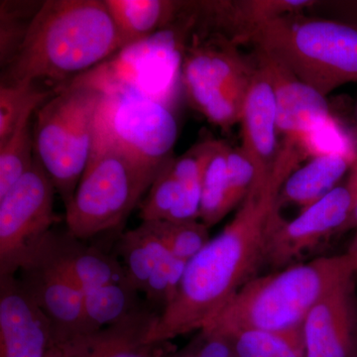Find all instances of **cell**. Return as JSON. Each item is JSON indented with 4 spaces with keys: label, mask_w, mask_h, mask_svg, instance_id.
Instances as JSON below:
<instances>
[{
    "label": "cell",
    "mask_w": 357,
    "mask_h": 357,
    "mask_svg": "<svg viewBox=\"0 0 357 357\" xmlns=\"http://www.w3.org/2000/svg\"><path fill=\"white\" fill-rule=\"evenodd\" d=\"M303 155L297 142L284 141L270 175L253 182L234 218L188 262L177 295L160 312L149 342H171L203 330L257 276L272 230L282 218V187Z\"/></svg>",
    "instance_id": "obj_1"
},
{
    "label": "cell",
    "mask_w": 357,
    "mask_h": 357,
    "mask_svg": "<svg viewBox=\"0 0 357 357\" xmlns=\"http://www.w3.org/2000/svg\"><path fill=\"white\" fill-rule=\"evenodd\" d=\"M123 50L105 0H46L2 83L64 82Z\"/></svg>",
    "instance_id": "obj_2"
},
{
    "label": "cell",
    "mask_w": 357,
    "mask_h": 357,
    "mask_svg": "<svg viewBox=\"0 0 357 357\" xmlns=\"http://www.w3.org/2000/svg\"><path fill=\"white\" fill-rule=\"evenodd\" d=\"M356 275L347 253L257 275L201 331L225 335L246 330H295L326 294Z\"/></svg>",
    "instance_id": "obj_3"
},
{
    "label": "cell",
    "mask_w": 357,
    "mask_h": 357,
    "mask_svg": "<svg viewBox=\"0 0 357 357\" xmlns=\"http://www.w3.org/2000/svg\"><path fill=\"white\" fill-rule=\"evenodd\" d=\"M243 37L326 96L357 82V28L288 13L251 26Z\"/></svg>",
    "instance_id": "obj_4"
},
{
    "label": "cell",
    "mask_w": 357,
    "mask_h": 357,
    "mask_svg": "<svg viewBox=\"0 0 357 357\" xmlns=\"http://www.w3.org/2000/svg\"><path fill=\"white\" fill-rule=\"evenodd\" d=\"M103 95L102 82L84 75L61 86L37 109L33 130L35 155L66 208L88 165Z\"/></svg>",
    "instance_id": "obj_5"
},
{
    "label": "cell",
    "mask_w": 357,
    "mask_h": 357,
    "mask_svg": "<svg viewBox=\"0 0 357 357\" xmlns=\"http://www.w3.org/2000/svg\"><path fill=\"white\" fill-rule=\"evenodd\" d=\"M152 165L112 143L93 139L74 198L66 208L67 231L86 241L121 227L158 175Z\"/></svg>",
    "instance_id": "obj_6"
},
{
    "label": "cell",
    "mask_w": 357,
    "mask_h": 357,
    "mask_svg": "<svg viewBox=\"0 0 357 357\" xmlns=\"http://www.w3.org/2000/svg\"><path fill=\"white\" fill-rule=\"evenodd\" d=\"M100 81L105 95L96 112L93 139L112 143L152 165H164L172 158L178 123L170 107L129 86Z\"/></svg>",
    "instance_id": "obj_7"
},
{
    "label": "cell",
    "mask_w": 357,
    "mask_h": 357,
    "mask_svg": "<svg viewBox=\"0 0 357 357\" xmlns=\"http://www.w3.org/2000/svg\"><path fill=\"white\" fill-rule=\"evenodd\" d=\"M55 192L35 155L29 171L0 199V276L17 274L30 249L52 229Z\"/></svg>",
    "instance_id": "obj_8"
},
{
    "label": "cell",
    "mask_w": 357,
    "mask_h": 357,
    "mask_svg": "<svg viewBox=\"0 0 357 357\" xmlns=\"http://www.w3.org/2000/svg\"><path fill=\"white\" fill-rule=\"evenodd\" d=\"M45 236L30 249L18 278L50 319L52 347H62L98 331L86 314L83 291L54 257Z\"/></svg>",
    "instance_id": "obj_9"
},
{
    "label": "cell",
    "mask_w": 357,
    "mask_h": 357,
    "mask_svg": "<svg viewBox=\"0 0 357 357\" xmlns=\"http://www.w3.org/2000/svg\"><path fill=\"white\" fill-rule=\"evenodd\" d=\"M185 48L181 81L192 107L199 112L218 93L246 96L255 70L249 69L234 42L218 33L192 35Z\"/></svg>",
    "instance_id": "obj_10"
},
{
    "label": "cell",
    "mask_w": 357,
    "mask_h": 357,
    "mask_svg": "<svg viewBox=\"0 0 357 357\" xmlns=\"http://www.w3.org/2000/svg\"><path fill=\"white\" fill-rule=\"evenodd\" d=\"M222 141L208 139L164 164L140 204L142 222L199 220L204 172Z\"/></svg>",
    "instance_id": "obj_11"
},
{
    "label": "cell",
    "mask_w": 357,
    "mask_h": 357,
    "mask_svg": "<svg viewBox=\"0 0 357 357\" xmlns=\"http://www.w3.org/2000/svg\"><path fill=\"white\" fill-rule=\"evenodd\" d=\"M115 251L130 285L163 311L177 295L188 262L175 257L145 222L121 234Z\"/></svg>",
    "instance_id": "obj_12"
},
{
    "label": "cell",
    "mask_w": 357,
    "mask_h": 357,
    "mask_svg": "<svg viewBox=\"0 0 357 357\" xmlns=\"http://www.w3.org/2000/svg\"><path fill=\"white\" fill-rule=\"evenodd\" d=\"M351 210V192L345 183L301 211L291 222L281 218L268 241L265 263L278 270L295 264L298 257L328 237L344 234Z\"/></svg>",
    "instance_id": "obj_13"
},
{
    "label": "cell",
    "mask_w": 357,
    "mask_h": 357,
    "mask_svg": "<svg viewBox=\"0 0 357 357\" xmlns=\"http://www.w3.org/2000/svg\"><path fill=\"white\" fill-rule=\"evenodd\" d=\"M53 326L16 275L0 276V357H46Z\"/></svg>",
    "instance_id": "obj_14"
},
{
    "label": "cell",
    "mask_w": 357,
    "mask_h": 357,
    "mask_svg": "<svg viewBox=\"0 0 357 357\" xmlns=\"http://www.w3.org/2000/svg\"><path fill=\"white\" fill-rule=\"evenodd\" d=\"M354 276L326 294L302 325L305 357H357Z\"/></svg>",
    "instance_id": "obj_15"
},
{
    "label": "cell",
    "mask_w": 357,
    "mask_h": 357,
    "mask_svg": "<svg viewBox=\"0 0 357 357\" xmlns=\"http://www.w3.org/2000/svg\"><path fill=\"white\" fill-rule=\"evenodd\" d=\"M159 317L153 307L145 305L121 321L57 349L66 357H164L175 349L171 342L148 340Z\"/></svg>",
    "instance_id": "obj_16"
},
{
    "label": "cell",
    "mask_w": 357,
    "mask_h": 357,
    "mask_svg": "<svg viewBox=\"0 0 357 357\" xmlns=\"http://www.w3.org/2000/svg\"><path fill=\"white\" fill-rule=\"evenodd\" d=\"M257 59L266 70L273 86L277 128L286 139L298 142L331 116L326 96L298 79L267 52L257 49Z\"/></svg>",
    "instance_id": "obj_17"
},
{
    "label": "cell",
    "mask_w": 357,
    "mask_h": 357,
    "mask_svg": "<svg viewBox=\"0 0 357 357\" xmlns=\"http://www.w3.org/2000/svg\"><path fill=\"white\" fill-rule=\"evenodd\" d=\"M241 149L255 167V181L271 173L280 147L277 145V109L273 86L266 70L258 63L249 84L241 119Z\"/></svg>",
    "instance_id": "obj_18"
},
{
    "label": "cell",
    "mask_w": 357,
    "mask_h": 357,
    "mask_svg": "<svg viewBox=\"0 0 357 357\" xmlns=\"http://www.w3.org/2000/svg\"><path fill=\"white\" fill-rule=\"evenodd\" d=\"M45 238L54 257L69 272L83 293L109 284L128 282L117 256L88 245L68 231L51 229Z\"/></svg>",
    "instance_id": "obj_19"
},
{
    "label": "cell",
    "mask_w": 357,
    "mask_h": 357,
    "mask_svg": "<svg viewBox=\"0 0 357 357\" xmlns=\"http://www.w3.org/2000/svg\"><path fill=\"white\" fill-rule=\"evenodd\" d=\"M123 49L151 38L175 25L185 2L170 0H105ZM122 51V50H121Z\"/></svg>",
    "instance_id": "obj_20"
},
{
    "label": "cell",
    "mask_w": 357,
    "mask_h": 357,
    "mask_svg": "<svg viewBox=\"0 0 357 357\" xmlns=\"http://www.w3.org/2000/svg\"><path fill=\"white\" fill-rule=\"evenodd\" d=\"M356 160L340 155L312 158L286 180L279 195V204H296L301 210H306L337 187Z\"/></svg>",
    "instance_id": "obj_21"
},
{
    "label": "cell",
    "mask_w": 357,
    "mask_h": 357,
    "mask_svg": "<svg viewBox=\"0 0 357 357\" xmlns=\"http://www.w3.org/2000/svg\"><path fill=\"white\" fill-rule=\"evenodd\" d=\"M44 102L32 103L20 117L8 139L0 145V199L31 168L35 156L31 117Z\"/></svg>",
    "instance_id": "obj_22"
},
{
    "label": "cell",
    "mask_w": 357,
    "mask_h": 357,
    "mask_svg": "<svg viewBox=\"0 0 357 357\" xmlns=\"http://www.w3.org/2000/svg\"><path fill=\"white\" fill-rule=\"evenodd\" d=\"M84 297L86 314L96 331L112 325L145 306L139 299V293L128 282L86 291Z\"/></svg>",
    "instance_id": "obj_23"
},
{
    "label": "cell",
    "mask_w": 357,
    "mask_h": 357,
    "mask_svg": "<svg viewBox=\"0 0 357 357\" xmlns=\"http://www.w3.org/2000/svg\"><path fill=\"white\" fill-rule=\"evenodd\" d=\"M223 337L231 342L236 357H305L302 326L286 332L239 331Z\"/></svg>",
    "instance_id": "obj_24"
},
{
    "label": "cell",
    "mask_w": 357,
    "mask_h": 357,
    "mask_svg": "<svg viewBox=\"0 0 357 357\" xmlns=\"http://www.w3.org/2000/svg\"><path fill=\"white\" fill-rule=\"evenodd\" d=\"M229 145L220 143L204 172L199 220L208 229L234 210L229 201L227 162Z\"/></svg>",
    "instance_id": "obj_25"
},
{
    "label": "cell",
    "mask_w": 357,
    "mask_h": 357,
    "mask_svg": "<svg viewBox=\"0 0 357 357\" xmlns=\"http://www.w3.org/2000/svg\"><path fill=\"white\" fill-rule=\"evenodd\" d=\"M42 3L43 1L0 2V64L4 69L20 50Z\"/></svg>",
    "instance_id": "obj_26"
},
{
    "label": "cell",
    "mask_w": 357,
    "mask_h": 357,
    "mask_svg": "<svg viewBox=\"0 0 357 357\" xmlns=\"http://www.w3.org/2000/svg\"><path fill=\"white\" fill-rule=\"evenodd\" d=\"M152 231L175 257L189 262L211 241L208 229L199 220L167 222L150 220Z\"/></svg>",
    "instance_id": "obj_27"
},
{
    "label": "cell",
    "mask_w": 357,
    "mask_h": 357,
    "mask_svg": "<svg viewBox=\"0 0 357 357\" xmlns=\"http://www.w3.org/2000/svg\"><path fill=\"white\" fill-rule=\"evenodd\" d=\"M298 144L304 155H310L312 158L340 155L357 159L356 140L332 115L303 136Z\"/></svg>",
    "instance_id": "obj_28"
},
{
    "label": "cell",
    "mask_w": 357,
    "mask_h": 357,
    "mask_svg": "<svg viewBox=\"0 0 357 357\" xmlns=\"http://www.w3.org/2000/svg\"><path fill=\"white\" fill-rule=\"evenodd\" d=\"M50 93L36 89L34 84L1 83L0 86V145L8 139L26 109L37 102H46Z\"/></svg>",
    "instance_id": "obj_29"
},
{
    "label": "cell",
    "mask_w": 357,
    "mask_h": 357,
    "mask_svg": "<svg viewBox=\"0 0 357 357\" xmlns=\"http://www.w3.org/2000/svg\"><path fill=\"white\" fill-rule=\"evenodd\" d=\"M227 185L232 208L241 204L250 191L255 178V167L241 148H229L227 162Z\"/></svg>",
    "instance_id": "obj_30"
},
{
    "label": "cell",
    "mask_w": 357,
    "mask_h": 357,
    "mask_svg": "<svg viewBox=\"0 0 357 357\" xmlns=\"http://www.w3.org/2000/svg\"><path fill=\"white\" fill-rule=\"evenodd\" d=\"M347 187L351 192L352 210L351 217L345 225L344 232L347 230L357 229V159L352 164L349 170V178L347 182Z\"/></svg>",
    "instance_id": "obj_31"
},
{
    "label": "cell",
    "mask_w": 357,
    "mask_h": 357,
    "mask_svg": "<svg viewBox=\"0 0 357 357\" xmlns=\"http://www.w3.org/2000/svg\"><path fill=\"white\" fill-rule=\"evenodd\" d=\"M164 357H196V354H195L191 345L189 344L185 345V347L181 349V351L174 349V351L169 352V354H167Z\"/></svg>",
    "instance_id": "obj_32"
},
{
    "label": "cell",
    "mask_w": 357,
    "mask_h": 357,
    "mask_svg": "<svg viewBox=\"0 0 357 357\" xmlns=\"http://www.w3.org/2000/svg\"><path fill=\"white\" fill-rule=\"evenodd\" d=\"M347 255L351 256L352 263H354V269H356V273L357 275V229L356 234L354 236V241L349 246V251H347Z\"/></svg>",
    "instance_id": "obj_33"
},
{
    "label": "cell",
    "mask_w": 357,
    "mask_h": 357,
    "mask_svg": "<svg viewBox=\"0 0 357 357\" xmlns=\"http://www.w3.org/2000/svg\"><path fill=\"white\" fill-rule=\"evenodd\" d=\"M46 357H66L63 352L60 351V349H57L55 347H51V349H49L48 352H47Z\"/></svg>",
    "instance_id": "obj_34"
},
{
    "label": "cell",
    "mask_w": 357,
    "mask_h": 357,
    "mask_svg": "<svg viewBox=\"0 0 357 357\" xmlns=\"http://www.w3.org/2000/svg\"><path fill=\"white\" fill-rule=\"evenodd\" d=\"M354 6L357 7V2H356V4H354Z\"/></svg>",
    "instance_id": "obj_35"
}]
</instances>
